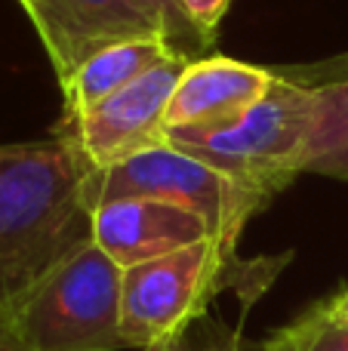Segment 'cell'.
<instances>
[{"instance_id":"cell-1","label":"cell","mask_w":348,"mask_h":351,"mask_svg":"<svg viewBox=\"0 0 348 351\" xmlns=\"http://www.w3.org/2000/svg\"><path fill=\"white\" fill-rule=\"evenodd\" d=\"M90 160L59 130L0 145V315L55 262L92 241Z\"/></svg>"},{"instance_id":"cell-2","label":"cell","mask_w":348,"mask_h":351,"mask_svg":"<svg viewBox=\"0 0 348 351\" xmlns=\"http://www.w3.org/2000/svg\"><path fill=\"white\" fill-rule=\"evenodd\" d=\"M123 268L96 243L55 262L12 302L10 324L28 351H121Z\"/></svg>"},{"instance_id":"cell-3","label":"cell","mask_w":348,"mask_h":351,"mask_svg":"<svg viewBox=\"0 0 348 351\" xmlns=\"http://www.w3.org/2000/svg\"><path fill=\"white\" fill-rule=\"evenodd\" d=\"M314 123V90L275 74L271 90L234 123L203 136L166 139L271 200L306 173Z\"/></svg>"},{"instance_id":"cell-4","label":"cell","mask_w":348,"mask_h":351,"mask_svg":"<svg viewBox=\"0 0 348 351\" xmlns=\"http://www.w3.org/2000/svg\"><path fill=\"white\" fill-rule=\"evenodd\" d=\"M123 197H154L170 200L185 210L207 219L213 237L234 253L244 225L256 210H262L269 200L256 191L244 188L232 176L219 173L216 167L203 164L201 158L182 152V148L164 145L148 148L142 154L121 160L108 170H92L90 176V204L96 210L99 204Z\"/></svg>"},{"instance_id":"cell-5","label":"cell","mask_w":348,"mask_h":351,"mask_svg":"<svg viewBox=\"0 0 348 351\" xmlns=\"http://www.w3.org/2000/svg\"><path fill=\"white\" fill-rule=\"evenodd\" d=\"M228 253L216 237L191 243L170 256L123 268L121 336L127 348L145 351L188 330L222 287Z\"/></svg>"},{"instance_id":"cell-6","label":"cell","mask_w":348,"mask_h":351,"mask_svg":"<svg viewBox=\"0 0 348 351\" xmlns=\"http://www.w3.org/2000/svg\"><path fill=\"white\" fill-rule=\"evenodd\" d=\"M188 62L185 56H170L114 96L77 114H65L62 133L80 148L92 170H108L133 154L164 145L166 105Z\"/></svg>"},{"instance_id":"cell-7","label":"cell","mask_w":348,"mask_h":351,"mask_svg":"<svg viewBox=\"0 0 348 351\" xmlns=\"http://www.w3.org/2000/svg\"><path fill=\"white\" fill-rule=\"evenodd\" d=\"M25 12L47 47L59 84L114 43L164 37L133 0H31Z\"/></svg>"},{"instance_id":"cell-8","label":"cell","mask_w":348,"mask_h":351,"mask_svg":"<svg viewBox=\"0 0 348 351\" xmlns=\"http://www.w3.org/2000/svg\"><path fill=\"white\" fill-rule=\"evenodd\" d=\"M275 84L271 68L228 56L188 62L166 105V139L203 136L244 117Z\"/></svg>"},{"instance_id":"cell-9","label":"cell","mask_w":348,"mask_h":351,"mask_svg":"<svg viewBox=\"0 0 348 351\" xmlns=\"http://www.w3.org/2000/svg\"><path fill=\"white\" fill-rule=\"evenodd\" d=\"M210 237L207 219L170 200L123 197L92 210V243L121 268L160 259Z\"/></svg>"},{"instance_id":"cell-10","label":"cell","mask_w":348,"mask_h":351,"mask_svg":"<svg viewBox=\"0 0 348 351\" xmlns=\"http://www.w3.org/2000/svg\"><path fill=\"white\" fill-rule=\"evenodd\" d=\"M170 56H176V53H173V47L164 37L123 40V43H114V47L102 49V53L90 56V59L71 74V80L62 84V93H65V114H77V111L114 96L117 90H123V86H129L133 80H139L142 74L158 68L160 62H166Z\"/></svg>"},{"instance_id":"cell-11","label":"cell","mask_w":348,"mask_h":351,"mask_svg":"<svg viewBox=\"0 0 348 351\" xmlns=\"http://www.w3.org/2000/svg\"><path fill=\"white\" fill-rule=\"evenodd\" d=\"M306 173L348 182V77L314 86V123Z\"/></svg>"},{"instance_id":"cell-12","label":"cell","mask_w":348,"mask_h":351,"mask_svg":"<svg viewBox=\"0 0 348 351\" xmlns=\"http://www.w3.org/2000/svg\"><path fill=\"white\" fill-rule=\"evenodd\" d=\"M259 351H348V321L321 302L269 336Z\"/></svg>"},{"instance_id":"cell-13","label":"cell","mask_w":348,"mask_h":351,"mask_svg":"<svg viewBox=\"0 0 348 351\" xmlns=\"http://www.w3.org/2000/svg\"><path fill=\"white\" fill-rule=\"evenodd\" d=\"M142 12L154 22V28L164 34V40L173 47L176 56L185 59H203V49L213 47V37H207L188 16L182 12L179 0H133Z\"/></svg>"},{"instance_id":"cell-14","label":"cell","mask_w":348,"mask_h":351,"mask_svg":"<svg viewBox=\"0 0 348 351\" xmlns=\"http://www.w3.org/2000/svg\"><path fill=\"white\" fill-rule=\"evenodd\" d=\"M164 351H247V348H244V342H240L238 330L197 317L176 339L164 342Z\"/></svg>"},{"instance_id":"cell-15","label":"cell","mask_w":348,"mask_h":351,"mask_svg":"<svg viewBox=\"0 0 348 351\" xmlns=\"http://www.w3.org/2000/svg\"><path fill=\"white\" fill-rule=\"evenodd\" d=\"M275 74L281 77L293 80L299 86H324V84H333V80H345L348 77V53H339V56H330V59H321V62H306V65H287V68H271Z\"/></svg>"},{"instance_id":"cell-16","label":"cell","mask_w":348,"mask_h":351,"mask_svg":"<svg viewBox=\"0 0 348 351\" xmlns=\"http://www.w3.org/2000/svg\"><path fill=\"white\" fill-rule=\"evenodd\" d=\"M179 6H182V12L197 25V28L203 31V34L216 40L219 22L225 19L232 0H179Z\"/></svg>"},{"instance_id":"cell-17","label":"cell","mask_w":348,"mask_h":351,"mask_svg":"<svg viewBox=\"0 0 348 351\" xmlns=\"http://www.w3.org/2000/svg\"><path fill=\"white\" fill-rule=\"evenodd\" d=\"M0 351H28L22 342H18V336L12 333L10 315H0Z\"/></svg>"},{"instance_id":"cell-18","label":"cell","mask_w":348,"mask_h":351,"mask_svg":"<svg viewBox=\"0 0 348 351\" xmlns=\"http://www.w3.org/2000/svg\"><path fill=\"white\" fill-rule=\"evenodd\" d=\"M324 305H327V308H330L336 317H343V321H348V290H339L336 296L327 299Z\"/></svg>"},{"instance_id":"cell-19","label":"cell","mask_w":348,"mask_h":351,"mask_svg":"<svg viewBox=\"0 0 348 351\" xmlns=\"http://www.w3.org/2000/svg\"><path fill=\"white\" fill-rule=\"evenodd\" d=\"M18 3H22V10H28V6H31V0H18Z\"/></svg>"},{"instance_id":"cell-20","label":"cell","mask_w":348,"mask_h":351,"mask_svg":"<svg viewBox=\"0 0 348 351\" xmlns=\"http://www.w3.org/2000/svg\"><path fill=\"white\" fill-rule=\"evenodd\" d=\"M145 351H164V346H154V348H145Z\"/></svg>"}]
</instances>
